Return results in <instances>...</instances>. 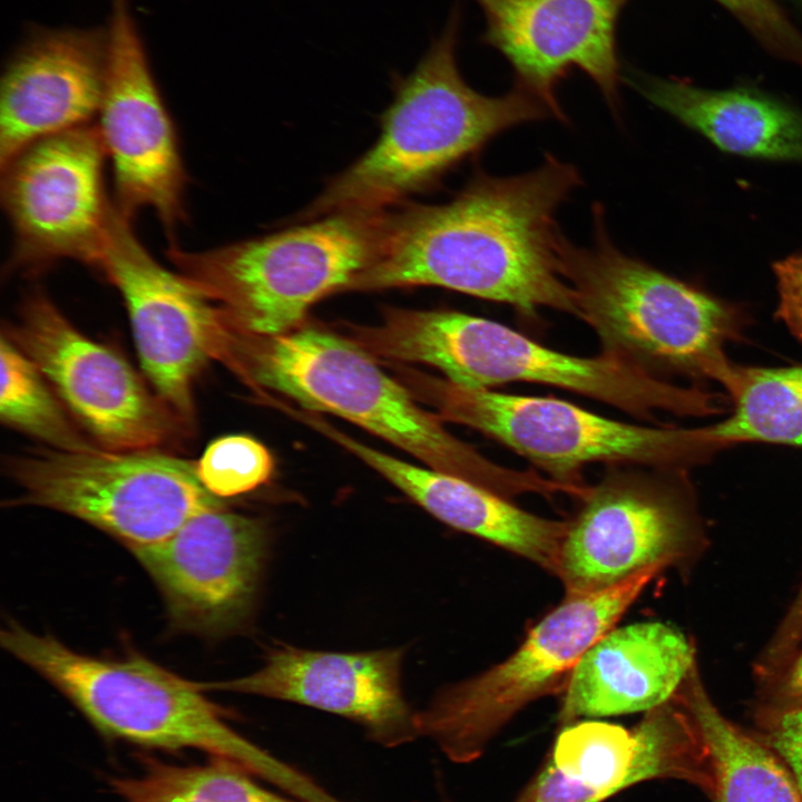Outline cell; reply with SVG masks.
I'll return each instance as SVG.
<instances>
[{
    "label": "cell",
    "instance_id": "obj_20",
    "mask_svg": "<svg viewBox=\"0 0 802 802\" xmlns=\"http://www.w3.org/2000/svg\"><path fill=\"white\" fill-rule=\"evenodd\" d=\"M297 419L349 450L440 521L556 576L568 520L534 515L467 479L391 457L336 430L315 413L300 412Z\"/></svg>",
    "mask_w": 802,
    "mask_h": 802
},
{
    "label": "cell",
    "instance_id": "obj_6",
    "mask_svg": "<svg viewBox=\"0 0 802 802\" xmlns=\"http://www.w3.org/2000/svg\"><path fill=\"white\" fill-rule=\"evenodd\" d=\"M595 206V242L563 237L560 272L575 293L577 317L603 352L653 375L674 370L718 381L731 361L724 348L740 330L727 303L617 250Z\"/></svg>",
    "mask_w": 802,
    "mask_h": 802
},
{
    "label": "cell",
    "instance_id": "obj_2",
    "mask_svg": "<svg viewBox=\"0 0 802 802\" xmlns=\"http://www.w3.org/2000/svg\"><path fill=\"white\" fill-rule=\"evenodd\" d=\"M2 647L58 689L109 740L148 749L198 750L238 765L301 802H332L310 775L231 727L199 683L138 653L100 657L10 622Z\"/></svg>",
    "mask_w": 802,
    "mask_h": 802
},
{
    "label": "cell",
    "instance_id": "obj_9",
    "mask_svg": "<svg viewBox=\"0 0 802 802\" xmlns=\"http://www.w3.org/2000/svg\"><path fill=\"white\" fill-rule=\"evenodd\" d=\"M662 569L651 568L612 588L566 595L503 662L447 686L415 721L453 763L479 759L490 741L531 702L565 689L585 652L620 619Z\"/></svg>",
    "mask_w": 802,
    "mask_h": 802
},
{
    "label": "cell",
    "instance_id": "obj_10",
    "mask_svg": "<svg viewBox=\"0 0 802 802\" xmlns=\"http://www.w3.org/2000/svg\"><path fill=\"white\" fill-rule=\"evenodd\" d=\"M21 489L14 505L75 517L129 550L160 542L193 516L225 507L200 482L196 463L158 450L52 448L10 459Z\"/></svg>",
    "mask_w": 802,
    "mask_h": 802
},
{
    "label": "cell",
    "instance_id": "obj_33",
    "mask_svg": "<svg viewBox=\"0 0 802 802\" xmlns=\"http://www.w3.org/2000/svg\"><path fill=\"white\" fill-rule=\"evenodd\" d=\"M776 677L780 705L802 706V644Z\"/></svg>",
    "mask_w": 802,
    "mask_h": 802
},
{
    "label": "cell",
    "instance_id": "obj_14",
    "mask_svg": "<svg viewBox=\"0 0 802 802\" xmlns=\"http://www.w3.org/2000/svg\"><path fill=\"white\" fill-rule=\"evenodd\" d=\"M8 336L100 448L158 450L178 418L114 350L82 334L42 292L29 293Z\"/></svg>",
    "mask_w": 802,
    "mask_h": 802
},
{
    "label": "cell",
    "instance_id": "obj_5",
    "mask_svg": "<svg viewBox=\"0 0 802 802\" xmlns=\"http://www.w3.org/2000/svg\"><path fill=\"white\" fill-rule=\"evenodd\" d=\"M350 332L375 359L431 365L464 387L551 385L639 419H652L657 411L677 415L720 411L713 394L666 382L608 353L567 354L505 324L459 311L385 306L380 323L352 325Z\"/></svg>",
    "mask_w": 802,
    "mask_h": 802
},
{
    "label": "cell",
    "instance_id": "obj_18",
    "mask_svg": "<svg viewBox=\"0 0 802 802\" xmlns=\"http://www.w3.org/2000/svg\"><path fill=\"white\" fill-rule=\"evenodd\" d=\"M402 661L401 648L335 653L283 645L247 676L199 685L336 714L359 724L374 743L397 747L420 737L417 712L402 693Z\"/></svg>",
    "mask_w": 802,
    "mask_h": 802
},
{
    "label": "cell",
    "instance_id": "obj_22",
    "mask_svg": "<svg viewBox=\"0 0 802 802\" xmlns=\"http://www.w3.org/2000/svg\"><path fill=\"white\" fill-rule=\"evenodd\" d=\"M654 105L720 149L744 157L802 163V111L756 90H710L676 79L633 78Z\"/></svg>",
    "mask_w": 802,
    "mask_h": 802
},
{
    "label": "cell",
    "instance_id": "obj_1",
    "mask_svg": "<svg viewBox=\"0 0 802 802\" xmlns=\"http://www.w3.org/2000/svg\"><path fill=\"white\" fill-rule=\"evenodd\" d=\"M579 180L571 165L547 155L522 175L479 173L448 203L390 208L374 260L348 291L440 286L525 316L544 307L577 316L555 214Z\"/></svg>",
    "mask_w": 802,
    "mask_h": 802
},
{
    "label": "cell",
    "instance_id": "obj_15",
    "mask_svg": "<svg viewBox=\"0 0 802 802\" xmlns=\"http://www.w3.org/2000/svg\"><path fill=\"white\" fill-rule=\"evenodd\" d=\"M647 468L610 464L580 499L556 573L566 595L605 590L685 556L692 538L687 512Z\"/></svg>",
    "mask_w": 802,
    "mask_h": 802
},
{
    "label": "cell",
    "instance_id": "obj_31",
    "mask_svg": "<svg viewBox=\"0 0 802 802\" xmlns=\"http://www.w3.org/2000/svg\"><path fill=\"white\" fill-rule=\"evenodd\" d=\"M515 802H603L591 789L565 776L549 757Z\"/></svg>",
    "mask_w": 802,
    "mask_h": 802
},
{
    "label": "cell",
    "instance_id": "obj_27",
    "mask_svg": "<svg viewBox=\"0 0 802 802\" xmlns=\"http://www.w3.org/2000/svg\"><path fill=\"white\" fill-rule=\"evenodd\" d=\"M636 754L633 730L585 721L560 732L550 759L565 776L594 790L605 801L638 784Z\"/></svg>",
    "mask_w": 802,
    "mask_h": 802
},
{
    "label": "cell",
    "instance_id": "obj_19",
    "mask_svg": "<svg viewBox=\"0 0 802 802\" xmlns=\"http://www.w3.org/2000/svg\"><path fill=\"white\" fill-rule=\"evenodd\" d=\"M107 59L106 28L35 29L1 78L0 165L41 138L90 124Z\"/></svg>",
    "mask_w": 802,
    "mask_h": 802
},
{
    "label": "cell",
    "instance_id": "obj_25",
    "mask_svg": "<svg viewBox=\"0 0 802 802\" xmlns=\"http://www.w3.org/2000/svg\"><path fill=\"white\" fill-rule=\"evenodd\" d=\"M254 775L221 759L202 765H174L148 759L139 775L114 777L125 802H301L260 785Z\"/></svg>",
    "mask_w": 802,
    "mask_h": 802
},
{
    "label": "cell",
    "instance_id": "obj_8",
    "mask_svg": "<svg viewBox=\"0 0 802 802\" xmlns=\"http://www.w3.org/2000/svg\"><path fill=\"white\" fill-rule=\"evenodd\" d=\"M400 378L442 421L479 431L560 483L584 486L580 472L591 463L672 469L718 448L705 438L703 428L617 421L557 398L464 387L407 366Z\"/></svg>",
    "mask_w": 802,
    "mask_h": 802
},
{
    "label": "cell",
    "instance_id": "obj_4",
    "mask_svg": "<svg viewBox=\"0 0 802 802\" xmlns=\"http://www.w3.org/2000/svg\"><path fill=\"white\" fill-rule=\"evenodd\" d=\"M233 369L260 388L313 412L351 421L404 450L433 470L458 476L508 499L551 498L557 483L536 470L489 460L421 408L400 381L351 339L315 329L262 336L236 331Z\"/></svg>",
    "mask_w": 802,
    "mask_h": 802
},
{
    "label": "cell",
    "instance_id": "obj_21",
    "mask_svg": "<svg viewBox=\"0 0 802 802\" xmlns=\"http://www.w3.org/2000/svg\"><path fill=\"white\" fill-rule=\"evenodd\" d=\"M694 667L691 643L671 625L644 622L612 628L573 669L560 720L648 712L669 701Z\"/></svg>",
    "mask_w": 802,
    "mask_h": 802
},
{
    "label": "cell",
    "instance_id": "obj_26",
    "mask_svg": "<svg viewBox=\"0 0 802 802\" xmlns=\"http://www.w3.org/2000/svg\"><path fill=\"white\" fill-rule=\"evenodd\" d=\"M0 358L3 422L45 442L48 448L84 451L97 447L72 423L37 365L4 334Z\"/></svg>",
    "mask_w": 802,
    "mask_h": 802
},
{
    "label": "cell",
    "instance_id": "obj_7",
    "mask_svg": "<svg viewBox=\"0 0 802 802\" xmlns=\"http://www.w3.org/2000/svg\"><path fill=\"white\" fill-rule=\"evenodd\" d=\"M388 211L326 215L204 251L170 244L167 256L235 329L280 335L299 329L325 295L348 291L372 263Z\"/></svg>",
    "mask_w": 802,
    "mask_h": 802
},
{
    "label": "cell",
    "instance_id": "obj_23",
    "mask_svg": "<svg viewBox=\"0 0 802 802\" xmlns=\"http://www.w3.org/2000/svg\"><path fill=\"white\" fill-rule=\"evenodd\" d=\"M693 716L708 755L714 802H802V792L780 757L728 721L714 705L694 667L677 692Z\"/></svg>",
    "mask_w": 802,
    "mask_h": 802
},
{
    "label": "cell",
    "instance_id": "obj_34",
    "mask_svg": "<svg viewBox=\"0 0 802 802\" xmlns=\"http://www.w3.org/2000/svg\"><path fill=\"white\" fill-rule=\"evenodd\" d=\"M794 606L802 614V586H801L800 591L794 600Z\"/></svg>",
    "mask_w": 802,
    "mask_h": 802
},
{
    "label": "cell",
    "instance_id": "obj_3",
    "mask_svg": "<svg viewBox=\"0 0 802 802\" xmlns=\"http://www.w3.org/2000/svg\"><path fill=\"white\" fill-rule=\"evenodd\" d=\"M459 27L454 8L415 68L397 81L376 141L331 179L301 221L397 207L498 134L551 115L519 84L497 97L471 88L458 67Z\"/></svg>",
    "mask_w": 802,
    "mask_h": 802
},
{
    "label": "cell",
    "instance_id": "obj_32",
    "mask_svg": "<svg viewBox=\"0 0 802 802\" xmlns=\"http://www.w3.org/2000/svg\"><path fill=\"white\" fill-rule=\"evenodd\" d=\"M779 292L776 317L802 342V253L773 266Z\"/></svg>",
    "mask_w": 802,
    "mask_h": 802
},
{
    "label": "cell",
    "instance_id": "obj_11",
    "mask_svg": "<svg viewBox=\"0 0 802 802\" xmlns=\"http://www.w3.org/2000/svg\"><path fill=\"white\" fill-rule=\"evenodd\" d=\"M114 206L94 267L120 293L141 365L156 393L180 422L192 420L193 383L205 363H231L233 327L194 283L160 265Z\"/></svg>",
    "mask_w": 802,
    "mask_h": 802
},
{
    "label": "cell",
    "instance_id": "obj_30",
    "mask_svg": "<svg viewBox=\"0 0 802 802\" xmlns=\"http://www.w3.org/2000/svg\"><path fill=\"white\" fill-rule=\"evenodd\" d=\"M763 742L788 767L802 792V706H776L762 718Z\"/></svg>",
    "mask_w": 802,
    "mask_h": 802
},
{
    "label": "cell",
    "instance_id": "obj_13",
    "mask_svg": "<svg viewBox=\"0 0 802 802\" xmlns=\"http://www.w3.org/2000/svg\"><path fill=\"white\" fill-rule=\"evenodd\" d=\"M106 29L107 72L96 126L113 167L114 205L131 221L151 209L173 244L186 222L187 174L129 0H110Z\"/></svg>",
    "mask_w": 802,
    "mask_h": 802
},
{
    "label": "cell",
    "instance_id": "obj_24",
    "mask_svg": "<svg viewBox=\"0 0 802 802\" xmlns=\"http://www.w3.org/2000/svg\"><path fill=\"white\" fill-rule=\"evenodd\" d=\"M718 382L731 414L703 431L721 447L766 442L802 448V365L762 368L731 362Z\"/></svg>",
    "mask_w": 802,
    "mask_h": 802
},
{
    "label": "cell",
    "instance_id": "obj_17",
    "mask_svg": "<svg viewBox=\"0 0 802 802\" xmlns=\"http://www.w3.org/2000/svg\"><path fill=\"white\" fill-rule=\"evenodd\" d=\"M486 19L482 41L511 65L517 82L552 116L565 119L556 97L571 68L585 72L607 102L618 101L617 22L628 0H475Z\"/></svg>",
    "mask_w": 802,
    "mask_h": 802
},
{
    "label": "cell",
    "instance_id": "obj_29",
    "mask_svg": "<svg viewBox=\"0 0 802 802\" xmlns=\"http://www.w3.org/2000/svg\"><path fill=\"white\" fill-rule=\"evenodd\" d=\"M772 53L802 67V35L775 0H716Z\"/></svg>",
    "mask_w": 802,
    "mask_h": 802
},
{
    "label": "cell",
    "instance_id": "obj_16",
    "mask_svg": "<svg viewBox=\"0 0 802 802\" xmlns=\"http://www.w3.org/2000/svg\"><path fill=\"white\" fill-rule=\"evenodd\" d=\"M267 538L261 519L222 507L193 516L160 542L129 551L159 590L173 628L214 638L248 620Z\"/></svg>",
    "mask_w": 802,
    "mask_h": 802
},
{
    "label": "cell",
    "instance_id": "obj_12",
    "mask_svg": "<svg viewBox=\"0 0 802 802\" xmlns=\"http://www.w3.org/2000/svg\"><path fill=\"white\" fill-rule=\"evenodd\" d=\"M96 125L41 138L1 164V203L13 245L11 270L37 272L61 260L97 264L114 200Z\"/></svg>",
    "mask_w": 802,
    "mask_h": 802
},
{
    "label": "cell",
    "instance_id": "obj_28",
    "mask_svg": "<svg viewBox=\"0 0 802 802\" xmlns=\"http://www.w3.org/2000/svg\"><path fill=\"white\" fill-rule=\"evenodd\" d=\"M274 470L270 450L254 438L233 434L216 439L196 462L197 476L213 496L247 493L266 483Z\"/></svg>",
    "mask_w": 802,
    "mask_h": 802
}]
</instances>
